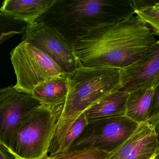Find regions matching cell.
Wrapping results in <instances>:
<instances>
[{
    "mask_svg": "<svg viewBox=\"0 0 159 159\" xmlns=\"http://www.w3.org/2000/svg\"><path fill=\"white\" fill-rule=\"evenodd\" d=\"M156 37L135 14L91 31L78 40L72 49L82 66L121 69L159 45Z\"/></svg>",
    "mask_w": 159,
    "mask_h": 159,
    "instance_id": "obj_1",
    "label": "cell"
},
{
    "mask_svg": "<svg viewBox=\"0 0 159 159\" xmlns=\"http://www.w3.org/2000/svg\"><path fill=\"white\" fill-rule=\"evenodd\" d=\"M134 14L133 0H54L35 23L55 30L72 48L91 31Z\"/></svg>",
    "mask_w": 159,
    "mask_h": 159,
    "instance_id": "obj_2",
    "label": "cell"
},
{
    "mask_svg": "<svg viewBox=\"0 0 159 159\" xmlns=\"http://www.w3.org/2000/svg\"><path fill=\"white\" fill-rule=\"evenodd\" d=\"M119 68L80 66L68 74V92L56 108L57 120L53 138L62 135L82 113L108 94L121 89Z\"/></svg>",
    "mask_w": 159,
    "mask_h": 159,
    "instance_id": "obj_3",
    "label": "cell"
},
{
    "mask_svg": "<svg viewBox=\"0 0 159 159\" xmlns=\"http://www.w3.org/2000/svg\"><path fill=\"white\" fill-rule=\"evenodd\" d=\"M57 114L55 109L36 108L17 126L8 148L17 159H45L54 134Z\"/></svg>",
    "mask_w": 159,
    "mask_h": 159,
    "instance_id": "obj_4",
    "label": "cell"
},
{
    "mask_svg": "<svg viewBox=\"0 0 159 159\" xmlns=\"http://www.w3.org/2000/svg\"><path fill=\"white\" fill-rule=\"evenodd\" d=\"M11 61L18 91L31 94L43 82L66 74L50 57L29 43L22 41L11 52Z\"/></svg>",
    "mask_w": 159,
    "mask_h": 159,
    "instance_id": "obj_5",
    "label": "cell"
},
{
    "mask_svg": "<svg viewBox=\"0 0 159 159\" xmlns=\"http://www.w3.org/2000/svg\"><path fill=\"white\" fill-rule=\"evenodd\" d=\"M139 125L125 116L88 122L68 151L96 149L113 152L134 133Z\"/></svg>",
    "mask_w": 159,
    "mask_h": 159,
    "instance_id": "obj_6",
    "label": "cell"
},
{
    "mask_svg": "<svg viewBox=\"0 0 159 159\" xmlns=\"http://www.w3.org/2000/svg\"><path fill=\"white\" fill-rule=\"evenodd\" d=\"M23 34L22 41L46 54L66 74L71 73L80 66L72 48L54 29L36 22L28 25Z\"/></svg>",
    "mask_w": 159,
    "mask_h": 159,
    "instance_id": "obj_7",
    "label": "cell"
},
{
    "mask_svg": "<svg viewBox=\"0 0 159 159\" xmlns=\"http://www.w3.org/2000/svg\"><path fill=\"white\" fill-rule=\"evenodd\" d=\"M41 106L31 94L18 91L15 85L0 88V145L8 148L17 126Z\"/></svg>",
    "mask_w": 159,
    "mask_h": 159,
    "instance_id": "obj_8",
    "label": "cell"
},
{
    "mask_svg": "<svg viewBox=\"0 0 159 159\" xmlns=\"http://www.w3.org/2000/svg\"><path fill=\"white\" fill-rule=\"evenodd\" d=\"M122 90L128 93L159 85V44L133 64L120 69Z\"/></svg>",
    "mask_w": 159,
    "mask_h": 159,
    "instance_id": "obj_9",
    "label": "cell"
},
{
    "mask_svg": "<svg viewBox=\"0 0 159 159\" xmlns=\"http://www.w3.org/2000/svg\"><path fill=\"white\" fill-rule=\"evenodd\" d=\"M128 95L120 89L105 96L84 112L87 122L125 116Z\"/></svg>",
    "mask_w": 159,
    "mask_h": 159,
    "instance_id": "obj_10",
    "label": "cell"
},
{
    "mask_svg": "<svg viewBox=\"0 0 159 159\" xmlns=\"http://www.w3.org/2000/svg\"><path fill=\"white\" fill-rule=\"evenodd\" d=\"M54 0H6L1 13L31 25L52 5Z\"/></svg>",
    "mask_w": 159,
    "mask_h": 159,
    "instance_id": "obj_11",
    "label": "cell"
},
{
    "mask_svg": "<svg viewBox=\"0 0 159 159\" xmlns=\"http://www.w3.org/2000/svg\"><path fill=\"white\" fill-rule=\"evenodd\" d=\"M68 92V74L49 79L36 86L32 96L42 106L55 109L64 104Z\"/></svg>",
    "mask_w": 159,
    "mask_h": 159,
    "instance_id": "obj_12",
    "label": "cell"
},
{
    "mask_svg": "<svg viewBox=\"0 0 159 159\" xmlns=\"http://www.w3.org/2000/svg\"><path fill=\"white\" fill-rule=\"evenodd\" d=\"M157 86L142 88L129 93L125 116L139 124L147 122L152 100Z\"/></svg>",
    "mask_w": 159,
    "mask_h": 159,
    "instance_id": "obj_13",
    "label": "cell"
},
{
    "mask_svg": "<svg viewBox=\"0 0 159 159\" xmlns=\"http://www.w3.org/2000/svg\"><path fill=\"white\" fill-rule=\"evenodd\" d=\"M87 124L88 122L83 112L61 136L52 140L48 151L50 155L68 151L72 143L80 136Z\"/></svg>",
    "mask_w": 159,
    "mask_h": 159,
    "instance_id": "obj_14",
    "label": "cell"
},
{
    "mask_svg": "<svg viewBox=\"0 0 159 159\" xmlns=\"http://www.w3.org/2000/svg\"><path fill=\"white\" fill-rule=\"evenodd\" d=\"M135 14L159 37V3L152 0H133Z\"/></svg>",
    "mask_w": 159,
    "mask_h": 159,
    "instance_id": "obj_15",
    "label": "cell"
},
{
    "mask_svg": "<svg viewBox=\"0 0 159 159\" xmlns=\"http://www.w3.org/2000/svg\"><path fill=\"white\" fill-rule=\"evenodd\" d=\"M159 151V133L153 130L138 143L125 159H156Z\"/></svg>",
    "mask_w": 159,
    "mask_h": 159,
    "instance_id": "obj_16",
    "label": "cell"
},
{
    "mask_svg": "<svg viewBox=\"0 0 159 159\" xmlns=\"http://www.w3.org/2000/svg\"><path fill=\"white\" fill-rule=\"evenodd\" d=\"M153 130L155 129L153 126L148 123L140 124L134 133L114 152L108 159H126L138 143Z\"/></svg>",
    "mask_w": 159,
    "mask_h": 159,
    "instance_id": "obj_17",
    "label": "cell"
},
{
    "mask_svg": "<svg viewBox=\"0 0 159 159\" xmlns=\"http://www.w3.org/2000/svg\"><path fill=\"white\" fill-rule=\"evenodd\" d=\"M28 25L0 12V45L14 36L23 34Z\"/></svg>",
    "mask_w": 159,
    "mask_h": 159,
    "instance_id": "obj_18",
    "label": "cell"
},
{
    "mask_svg": "<svg viewBox=\"0 0 159 159\" xmlns=\"http://www.w3.org/2000/svg\"><path fill=\"white\" fill-rule=\"evenodd\" d=\"M114 152H107L96 149L68 151L66 152L50 155L45 159H108Z\"/></svg>",
    "mask_w": 159,
    "mask_h": 159,
    "instance_id": "obj_19",
    "label": "cell"
},
{
    "mask_svg": "<svg viewBox=\"0 0 159 159\" xmlns=\"http://www.w3.org/2000/svg\"><path fill=\"white\" fill-rule=\"evenodd\" d=\"M159 86L155 89L152 100L149 114L147 122L152 125L155 131L159 133Z\"/></svg>",
    "mask_w": 159,
    "mask_h": 159,
    "instance_id": "obj_20",
    "label": "cell"
},
{
    "mask_svg": "<svg viewBox=\"0 0 159 159\" xmlns=\"http://www.w3.org/2000/svg\"><path fill=\"white\" fill-rule=\"evenodd\" d=\"M0 159H17L6 148L0 145Z\"/></svg>",
    "mask_w": 159,
    "mask_h": 159,
    "instance_id": "obj_21",
    "label": "cell"
}]
</instances>
